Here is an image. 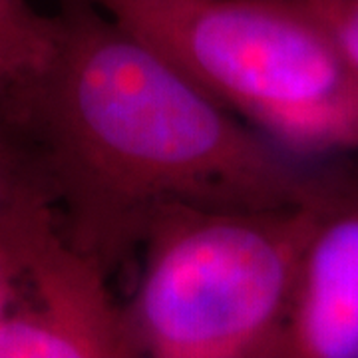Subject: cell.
Wrapping results in <instances>:
<instances>
[{"label": "cell", "mask_w": 358, "mask_h": 358, "mask_svg": "<svg viewBox=\"0 0 358 358\" xmlns=\"http://www.w3.org/2000/svg\"><path fill=\"white\" fill-rule=\"evenodd\" d=\"M50 62L14 103L60 231L112 275L169 203H301L315 169L215 102L92 0H60Z\"/></svg>", "instance_id": "obj_1"}, {"label": "cell", "mask_w": 358, "mask_h": 358, "mask_svg": "<svg viewBox=\"0 0 358 358\" xmlns=\"http://www.w3.org/2000/svg\"><path fill=\"white\" fill-rule=\"evenodd\" d=\"M96 4L287 154H358V66L294 0Z\"/></svg>", "instance_id": "obj_2"}, {"label": "cell", "mask_w": 358, "mask_h": 358, "mask_svg": "<svg viewBox=\"0 0 358 358\" xmlns=\"http://www.w3.org/2000/svg\"><path fill=\"white\" fill-rule=\"evenodd\" d=\"M308 229L307 199L154 211L126 305L141 357L281 358Z\"/></svg>", "instance_id": "obj_3"}, {"label": "cell", "mask_w": 358, "mask_h": 358, "mask_svg": "<svg viewBox=\"0 0 358 358\" xmlns=\"http://www.w3.org/2000/svg\"><path fill=\"white\" fill-rule=\"evenodd\" d=\"M110 275L58 235L0 305V358L141 357Z\"/></svg>", "instance_id": "obj_4"}, {"label": "cell", "mask_w": 358, "mask_h": 358, "mask_svg": "<svg viewBox=\"0 0 358 358\" xmlns=\"http://www.w3.org/2000/svg\"><path fill=\"white\" fill-rule=\"evenodd\" d=\"M281 358H358V166L315 169Z\"/></svg>", "instance_id": "obj_5"}, {"label": "cell", "mask_w": 358, "mask_h": 358, "mask_svg": "<svg viewBox=\"0 0 358 358\" xmlns=\"http://www.w3.org/2000/svg\"><path fill=\"white\" fill-rule=\"evenodd\" d=\"M58 235L56 193L42 155L13 108L0 106V305Z\"/></svg>", "instance_id": "obj_6"}, {"label": "cell", "mask_w": 358, "mask_h": 358, "mask_svg": "<svg viewBox=\"0 0 358 358\" xmlns=\"http://www.w3.org/2000/svg\"><path fill=\"white\" fill-rule=\"evenodd\" d=\"M56 38V14H42L30 0H0V106L13 108L42 74Z\"/></svg>", "instance_id": "obj_7"}, {"label": "cell", "mask_w": 358, "mask_h": 358, "mask_svg": "<svg viewBox=\"0 0 358 358\" xmlns=\"http://www.w3.org/2000/svg\"><path fill=\"white\" fill-rule=\"evenodd\" d=\"M315 14L358 66V0H294Z\"/></svg>", "instance_id": "obj_8"}]
</instances>
